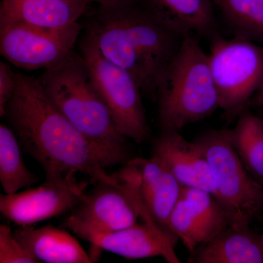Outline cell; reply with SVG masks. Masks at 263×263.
Masks as SVG:
<instances>
[{"label": "cell", "instance_id": "cell-1", "mask_svg": "<svg viewBox=\"0 0 263 263\" xmlns=\"http://www.w3.org/2000/svg\"><path fill=\"white\" fill-rule=\"evenodd\" d=\"M6 118L24 152L37 161L46 181L76 179L82 174L95 182L117 183L101 152L54 106L38 78L16 73V86Z\"/></svg>", "mask_w": 263, "mask_h": 263}, {"label": "cell", "instance_id": "cell-2", "mask_svg": "<svg viewBox=\"0 0 263 263\" xmlns=\"http://www.w3.org/2000/svg\"><path fill=\"white\" fill-rule=\"evenodd\" d=\"M105 58L127 71L142 93L156 100L157 89L183 37L138 4L97 6L86 28Z\"/></svg>", "mask_w": 263, "mask_h": 263}, {"label": "cell", "instance_id": "cell-3", "mask_svg": "<svg viewBox=\"0 0 263 263\" xmlns=\"http://www.w3.org/2000/svg\"><path fill=\"white\" fill-rule=\"evenodd\" d=\"M38 80L51 103L101 152L109 167L126 160L127 138L118 129L80 53L72 50Z\"/></svg>", "mask_w": 263, "mask_h": 263}, {"label": "cell", "instance_id": "cell-4", "mask_svg": "<svg viewBox=\"0 0 263 263\" xmlns=\"http://www.w3.org/2000/svg\"><path fill=\"white\" fill-rule=\"evenodd\" d=\"M158 121L162 131H179L219 108L209 53L197 37L183 38L157 89Z\"/></svg>", "mask_w": 263, "mask_h": 263}, {"label": "cell", "instance_id": "cell-5", "mask_svg": "<svg viewBox=\"0 0 263 263\" xmlns=\"http://www.w3.org/2000/svg\"><path fill=\"white\" fill-rule=\"evenodd\" d=\"M194 141L209 161L214 197L231 224H250L263 213V186L246 168L233 146L230 129H213Z\"/></svg>", "mask_w": 263, "mask_h": 263}, {"label": "cell", "instance_id": "cell-6", "mask_svg": "<svg viewBox=\"0 0 263 263\" xmlns=\"http://www.w3.org/2000/svg\"><path fill=\"white\" fill-rule=\"evenodd\" d=\"M219 108L230 119L249 106L263 81V49L253 41L235 37L212 38L209 53Z\"/></svg>", "mask_w": 263, "mask_h": 263}, {"label": "cell", "instance_id": "cell-7", "mask_svg": "<svg viewBox=\"0 0 263 263\" xmlns=\"http://www.w3.org/2000/svg\"><path fill=\"white\" fill-rule=\"evenodd\" d=\"M79 46L95 87L119 131L139 144L146 141L150 129L142 102L143 93L136 81L127 71L103 56L88 31L85 30Z\"/></svg>", "mask_w": 263, "mask_h": 263}, {"label": "cell", "instance_id": "cell-8", "mask_svg": "<svg viewBox=\"0 0 263 263\" xmlns=\"http://www.w3.org/2000/svg\"><path fill=\"white\" fill-rule=\"evenodd\" d=\"M113 176L134 202L143 221L171 233L167 221L182 186L162 161L155 156L133 159Z\"/></svg>", "mask_w": 263, "mask_h": 263}, {"label": "cell", "instance_id": "cell-9", "mask_svg": "<svg viewBox=\"0 0 263 263\" xmlns=\"http://www.w3.org/2000/svg\"><path fill=\"white\" fill-rule=\"evenodd\" d=\"M84 27L79 22L46 28L24 23L0 27V53L10 64L26 70L51 68L73 50Z\"/></svg>", "mask_w": 263, "mask_h": 263}, {"label": "cell", "instance_id": "cell-10", "mask_svg": "<svg viewBox=\"0 0 263 263\" xmlns=\"http://www.w3.org/2000/svg\"><path fill=\"white\" fill-rule=\"evenodd\" d=\"M86 183L76 179L46 181L35 188L0 196V212L18 226H30L73 210L84 195Z\"/></svg>", "mask_w": 263, "mask_h": 263}, {"label": "cell", "instance_id": "cell-11", "mask_svg": "<svg viewBox=\"0 0 263 263\" xmlns=\"http://www.w3.org/2000/svg\"><path fill=\"white\" fill-rule=\"evenodd\" d=\"M66 218L64 224L76 235L83 231H117L134 226L139 213L119 183L98 182Z\"/></svg>", "mask_w": 263, "mask_h": 263}, {"label": "cell", "instance_id": "cell-12", "mask_svg": "<svg viewBox=\"0 0 263 263\" xmlns=\"http://www.w3.org/2000/svg\"><path fill=\"white\" fill-rule=\"evenodd\" d=\"M98 249L128 259L161 257L169 263H180L175 251L179 238L160 227L145 222L117 231H83L77 234Z\"/></svg>", "mask_w": 263, "mask_h": 263}, {"label": "cell", "instance_id": "cell-13", "mask_svg": "<svg viewBox=\"0 0 263 263\" xmlns=\"http://www.w3.org/2000/svg\"><path fill=\"white\" fill-rule=\"evenodd\" d=\"M153 156L163 162L181 186L214 195L212 171L205 154L179 131H162L155 141Z\"/></svg>", "mask_w": 263, "mask_h": 263}, {"label": "cell", "instance_id": "cell-14", "mask_svg": "<svg viewBox=\"0 0 263 263\" xmlns=\"http://www.w3.org/2000/svg\"><path fill=\"white\" fill-rule=\"evenodd\" d=\"M157 22L181 37L217 35L212 0H138Z\"/></svg>", "mask_w": 263, "mask_h": 263}, {"label": "cell", "instance_id": "cell-15", "mask_svg": "<svg viewBox=\"0 0 263 263\" xmlns=\"http://www.w3.org/2000/svg\"><path fill=\"white\" fill-rule=\"evenodd\" d=\"M88 0H3L0 27L24 23L46 28H62L79 22L87 13Z\"/></svg>", "mask_w": 263, "mask_h": 263}, {"label": "cell", "instance_id": "cell-16", "mask_svg": "<svg viewBox=\"0 0 263 263\" xmlns=\"http://www.w3.org/2000/svg\"><path fill=\"white\" fill-rule=\"evenodd\" d=\"M189 262L263 263L262 235L249 224H230L190 254Z\"/></svg>", "mask_w": 263, "mask_h": 263}, {"label": "cell", "instance_id": "cell-17", "mask_svg": "<svg viewBox=\"0 0 263 263\" xmlns=\"http://www.w3.org/2000/svg\"><path fill=\"white\" fill-rule=\"evenodd\" d=\"M14 234L38 262H93L79 241L65 230L51 226H22Z\"/></svg>", "mask_w": 263, "mask_h": 263}, {"label": "cell", "instance_id": "cell-18", "mask_svg": "<svg viewBox=\"0 0 263 263\" xmlns=\"http://www.w3.org/2000/svg\"><path fill=\"white\" fill-rule=\"evenodd\" d=\"M235 150L249 174L263 186V118L246 109L230 129Z\"/></svg>", "mask_w": 263, "mask_h": 263}, {"label": "cell", "instance_id": "cell-19", "mask_svg": "<svg viewBox=\"0 0 263 263\" xmlns=\"http://www.w3.org/2000/svg\"><path fill=\"white\" fill-rule=\"evenodd\" d=\"M37 181L24 162L18 138L5 124L0 125V182L5 194L17 193L29 188Z\"/></svg>", "mask_w": 263, "mask_h": 263}, {"label": "cell", "instance_id": "cell-20", "mask_svg": "<svg viewBox=\"0 0 263 263\" xmlns=\"http://www.w3.org/2000/svg\"><path fill=\"white\" fill-rule=\"evenodd\" d=\"M235 37L263 41V0H212Z\"/></svg>", "mask_w": 263, "mask_h": 263}, {"label": "cell", "instance_id": "cell-21", "mask_svg": "<svg viewBox=\"0 0 263 263\" xmlns=\"http://www.w3.org/2000/svg\"><path fill=\"white\" fill-rule=\"evenodd\" d=\"M167 228L181 240L190 254L212 239L201 219L182 195L170 214Z\"/></svg>", "mask_w": 263, "mask_h": 263}, {"label": "cell", "instance_id": "cell-22", "mask_svg": "<svg viewBox=\"0 0 263 263\" xmlns=\"http://www.w3.org/2000/svg\"><path fill=\"white\" fill-rule=\"evenodd\" d=\"M181 195L201 219L212 239L231 224L228 214L212 194L182 186Z\"/></svg>", "mask_w": 263, "mask_h": 263}, {"label": "cell", "instance_id": "cell-23", "mask_svg": "<svg viewBox=\"0 0 263 263\" xmlns=\"http://www.w3.org/2000/svg\"><path fill=\"white\" fill-rule=\"evenodd\" d=\"M0 262L36 263L37 259L19 241L7 224L0 226Z\"/></svg>", "mask_w": 263, "mask_h": 263}, {"label": "cell", "instance_id": "cell-24", "mask_svg": "<svg viewBox=\"0 0 263 263\" xmlns=\"http://www.w3.org/2000/svg\"><path fill=\"white\" fill-rule=\"evenodd\" d=\"M16 72L5 62H0V116L4 117L5 109L14 93Z\"/></svg>", "mask_w": 263, "mask_h": 263}, {"label": "cell", "instance_id": "cell-25", "mask_svg": "<svg viewBox=\"0 0 263 263\" xmlns=\"http://www.w3.org/2000/svg\"><path fill=\"white\" fill-rule=\"evenodd\" d=\"M90 4L97 6H117V5H129L138 3V0H88Z\"/></svg>", "mask_w": 263, "mask_h": 263}, {"label": "cell", "instance_id": "cell-26", "mask_svg": "<svg viewBox=\"0 0 263 263\" xmlns=\"http://www.w3.org/2000/svg\"><path fill=\"white\" fill-rule=\"evenodd\" d=\"M249 105L253 107H261L263 108V81L262 84L259 86V89L254 95L253 98L251 100Z\"/></svg>", "mask_w": 263, "mask_h": 263}, {"label": "cell", "instance_id": "cell-27", "mask_svg": "<svg viewBox=\"0 0 263 263\" xmlns=\"http://www.w3.org/2000/svg\"><path fill=\"white\" fill-rule=\"evenodd\" d=\"M261 235H262V245H263V234Z\"/></svg>", "mask_w": 263, "mask_h": 263}]
</instances>
